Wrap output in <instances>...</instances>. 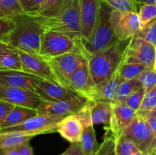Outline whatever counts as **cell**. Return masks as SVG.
<instances>
[{"mask_svg":"<svg viewBox=\"0 0 156 155\" xmlns=\"http://www.w3.org/2000/svg\"><path fill=\"white\" fill-rule=\"evenodd\" d=\"M15 107V105L9 102L0 100V123L4 121L5 119L11 113Z\"/></svg>","mask_w":156,"mask_h":155,"instance_id":"60d3db41","label":"cell"},{"mask_svg":"<svg viewBox=\"0 0 156 155\" xmlns=\"http://www.w3.org/2000/svg\"><path fill=\"white\" fill-rule=\"evenodd\" d=\"M138 151L135 143L123 134L116 139V155H133Z\"/></svg>","mask_w":156,"mask_h":155,"instance_id":"f1b7e54d","label":"cell"},{"mask_svg":"<svg viewBox=\"0 0 156 155\" xmlns=\"http://www.w3.org/2000/svg\"><path fill=\"white\" fill-rule=\"evenodd\" d=\"M112 9L123 12H138L141 6L135 0H103Z\"/></svg>","mask_w":156,"mask_h":155,"instance_id":"4dcf8cb0","label":"cell"},{"mask_svg":"<svg viewBox=\"0 0 156 155\" xmlns=\"http://www.w3.org/2000/svg\"><path fill=\"white\" fill-rule=\"evenodd\" d=\"M15 49L21 57L23 71L34 74L49 81L60 84L47 59L42 56L30 54L18 48Z\"/></svg>","mask_w":156,"mask_h":155,"instance_id":"7c38bea8","label":"cell"},{"mask_svg":"<svg viewBox=\"0 0 156 155\" xmlns=\"http://www.w3.org/2000/svg\"><path fill=\"white\" fill-rule=\"evenodd\" d=\"M142 88H143V87L138 78L124 81L120 84V87H119L118 90H117V94H116V97L114 102L124 103L125 100L133 93L138 91V90H140Z\"/></svg>","mask_w":156,"mask_h":155,"instance_id":"4316f807","label":"cell"},{"mask_svg":"<svg viewBox=\"0 0 156 155\" xmlns=\"http://www.w3.org/2000/svg\"><path fill=\"white\" fill-rule=\"evenodd\" d=\"M57 132L71 144L80 142L83 132V125L80 116L74 114L65 117L58 125Z\"/></svg>","mask_w":156,"mask_h":155,"instance_id":"44dd1931","label":"cell"},{"mask_svg":"<svg viewBox=\"0 0 156 155\" xmlns=\"http://www.w3.org/2000/svg\"><path fill=\"white\" fill-rule=\"evenodd\" d=\"M0 155H34L30 142L12 147L0 149Z\"/></svg>","mask_w":156,"mask_h":155,"instance_id":"d590c367","label":"cell"},{"mask_svg":"<svg viewBox=\"0 0 156 155\" xmlns=\"http://www.w3.org/2000/svg\"><path fill=\"white\" fill-rule=\"evenodd\" d=\"M66 0H44V2L41 4V7L37 12L30 13L28 15H44L49 13L53 9H56L62 3H63Z\"/></svg>","mask_w":156,"mask_h":155,"instance_id":"74e56055","label":"cell"},{"mask_svg":"<svg viewBox=\"0 0 156 155\" xmlns=\"http://www.w3.org/2000/svg\"><path fill=\"white\" fill-rule=\"evenodd\" d=\"M22 71L21 57L15 47L0 42V71Z\"/></svg>","mask_w":156,"mask_h":155,"instance_id":"7402d4cb","label":"cell"},{"mask_svg":"<svg viewBox=\"0 0 156 155\" xmlns=\"http://www.w3.org/2000/svg\"><path fill=\"white\" fill-rule=\"evenodd\" d=\"M147 91L144 88H140L138 91L133 93L126 100L124 103L135 111H138L143 103Z\"/></svg>","mask_w":156,"mask_h":155,"instance_id":"e575fe53","label":"cell"},{"mask_svg":"<svg viewBox=\"0 0 156 155\" xmlns=\"http://www.w3.org/2000/svg\"><path fill=\"white\" fill-rule=\"evenodd\" d=\"M34 135L23 132H0V149L15 147L30 142Z\"/></svg>","mask_w":156,"mask_h":155,"instance_id":"d4e9b609","label":"cell"},{"mask_svg":"<svg viewBox=\"0 0 156 155\" xmlns=\"http://www.w3.org/2000/svg\"><path fill=\"white\" fill-rule=\"evenodd\" d=\"M133 155H145V154H143L141 151H138V152H136V153H134Z\"/></svg>","mask_w":156,"mask_h":155,"instance_id":"c3c4849f","label":"cell"},{"mask_svg":"<svg viewBox=\"0 0 156 155\" xmlns=\"http://www.w3.org/2000/svg\"><path fill=\"white\" fill-rule=\"evenodd\" d=\"M155 106H156V85L146 93L143 103L137 111V115H145Z\"/></svg>","mask_w":156,"mask_h":155,"instance_id":"836d02e7","label":"cell"},{"mask_svg":"<svg viewBox=\"0 0 156 155\" xmlns=\"http://www.w3.org/2000/svg\"><path fill=\"white\" fill-rule=\"evenodd\" d=\"M111 23L116 37L120 41L132 39L136 36L141 28L138 12H123L113 9Z\"/></svg>","mask_w":156,"mask_h":155,"instance_id":"ba28073f","label":"cell"},{"mask_svg":"<svg viewBox=\"0 0 156 155\" xmlns=\"http://www.w3.org/2000/svg\"><path fill=\"white\" fill-rule=\"evenodd\" d=\"M148 68L143 64L122 62L117 71L123 81H127L137 78Z\"/></svg>","mask_w":156,"mask_h":155,"instance_id":"83f0119b","label":"cell"},{"mask_svg":"<svg viewBox=\"0 0 156 155\" xmlns=\"http://www.w3.org/2000/svg\"><path fill=\"white\" fill-rule=\"evenodd\" d=\"M79 3L80 0H66L46 15H29L36 20L45 30L82 39L79 24Z\"/></svg>","mask_w":156,"mask_h":155,"instance_id":"6da1fadb","label":"cell"},{"mask_svg":"<svg viewBox=\"0 0 156 155\" xmlns=\"http://www.w3.org/2000/svg\"><path fill=\"white\" fill-rule=\"evenodd\" d=\"M76 114L80 116L83 125V132L79 142L85 155H96L101 144L96 140L91 112V100Z\"/></svg>","mask_w":156,"mask_h":155,"instance_id":"9a60e30c","label":"cell"},{"mask_svg":"<svg viewBox=\"0 0 156 155\" xmlns=\"http://www.w3.org/2000/svg\"><path fill=\"white\" fill-rule=\"evenodd\" d=\"M44 0H20L21 7L25 14L37 12L41 7Z\"/></svg>","mask_w":156,"mask_h":155,"instance_id":"ab89813d","label":"cell"},{"mask_svg":"<svg viewBox=\"0 0 156 155\" xmlns=\"http://www.w3.org/2000/svg\"><path fill=\"white\" fill-rule=\"evenodd\" d=\"M41 78L23 71H0V85L34 91V84Z\"/></svg>","mask_w":156,"mask_h":155,"instance_id":"ac0fdd59","label":"cell"},{"mask_svg":"<svg viewBox=\"0 0 156 155\" xmlns=\"http://www.w3.org/2000/svg\"><path fill=\"white\" fill-rule=\"evenodd\" d=\"M155 56L156 47L142 38L134 36L126 47L123 62L143 64L153 68Z\"/></svg>","mask_w":156,"mask_h":155,"instance_id":"30bf717a","label":"cell"},{"mask_svg":"<svg viewBox=\"0 0 156 155\" xmlns=\"http://www.w3.org/2000/svg\"><path fill=\"white\" fill-rule=\"evenodd\" d=\"M143 4H156V0H142Z\"/></svg>","mask_w":156,"mask_h":155,"instance_id":"f6af8a7d","label":"cell"},{"mask_svg":"<svg viewBox=\"0 0 156 155\" xmlns=\"http://www.w3.org/2000/svg\"><path fill=\"white\" fill-rule=\"evenodd\" d=\"M93 124H104L106 131H110L113 115L112 103L105 101H91Z\"/></svg>","mask_w":156,"mask_h":155,"instance_id":"603a6c76","label":"cell"},{"mask_svg":"<svg viewBox=\"0 0 156 155\" xmlns=\"http://www.w3.org/2000/svg\"><path fill=\"white\" fill-rule=\"evenodd\" d=\"M15 27L0 42L18 48L35 56H41V38L45 30L29 15L24 14L16 18Z\"/></svg>","mask_w":156,"mask_h":155,"instance_id":"7a4b0ae2","label":"cell"},{"mask_svg":"<svg viewBox=\"0 0 156 155\" xmlns=\"http://www.w3.org/2000/svg\"><path fill=\"white\" fill-rule=\"evenodd\" d=\"M102 0H80L79 24L82 41H88L94 33L100 15Z\"/></svg>","mask_w":156,"mask_h":155,"instance_id":"8fae6325","label":"cell"},{"mask_svg":"<svg viewBox=\"0 0 156 155\" xmlns=\"http://www.w3.org/2000/svg\"><path fill=\"white\" fill-rule=\"evenodd\" d=\"M145 115H149V116H152V117H155L156 118V106H154L153 108H152L151 110H149V112H147V113H146Z\"/></svg>","mask_w":156,"mask_h":155,"instance_id":"ee69618b","label":"cell"},{"mask_svg":"<svg viewBox=\"0 0 156 155\" xmlns=\"http://www.w3.org/2000/svg\"><path fill=\"white\" fill-rule=\"evenodd\" d=\"M96 155H116V138L111 131H106L103 142Z\"/></svg>","mask_w":156,"mask_h":155,"instance_id":"f546056e","label":"cell"},{"mask_svg":"<svg viewBox=\"0 0 156 155\" xmlns=\"http://www.w3.org/2000/svg\"><path fill=\"white\" fill-rule=\"evenodd\" d=\"M146 119L147 122L149 123V126H150L151 129H152V132L154 135V154L156 155V118L152 116H149L148 115H142Z\"/></svg>","mask_w":156,"mask_h":155,"instance_id":"7bdbcfd3","label":"cell"},{"mask_svg":"<svg viewBox=\"0 0 156 155\" xmlns=\"http://www.w3.org/2000/svg\"><path fill=\"white\" fill-rule=\"evenodd\" d=\"M69 87L78 94L85 97L95 88V84L91 77L88 65V59L71 76Z\"/></svg>","mask_w":156,"mask_h":155,"instance_id":"ffe728a7","label":"cell"},{"mask_svg":"<svg viewBox=\"0 0 156 155\" xmlns=\"http://www.w3.org/2000/svg\"><path fill=\"white\" fill-rule=\"evenodd\" d=\"M34 91L37 93L42 100L48 102L66 100L80 95L71 88L43 78L35 82Z\"/></svg>","mask_w":156,"mask_h":155,"instance_id":"2e32d148","label":"cell"},{"mask_svg":"<svg viewBox=\"0 0 156 155\" xmlns=\"http://www.w3.org/2000/svg\"><path fill=\"white\" fill-rule=\"evenodd\" d=\"M0 100L9 102L15 106L31 108L37 110L44 101L35 91L3 85H0Z\"/></svg>","mask_w":156,"mask_h":155,"instance_id":"5bb4252c","label":"cell"},{"mask_svg":"<svg viewBox=\"0 0 156 155\" xmlns=\"http://www.w3.org/2000/svg\"><path fill=\"white\" fill-rule=\"evenodd\" d=\"M37 114L38 112L37 109L15 106V109L11 112V113L2 122L0 123V129L21 124Z\"/></svg>","mask_w":156,"mask_h":155,"instance_id":"cb8c5ba5","label":"cell"},{"mask_svg":"<svg viewBox=\"0 0 156 155\" xmlns=\"http://www.w3.org/2000/svg\"><path fill=\"white\" fill-rule=\"evenodd\" d=\"M138 14L142 27L156 18V4H143Z\"/></svg>","mask_w":156,"mask_h":155,"instance_id":"d6a6232c","label":"cell"},{"mask_svg":"<svg viewBox=\"0 0 156 155\" xmlns=\"http://www.w3.org/2000/svg\"><path fill=\"white\" fill-rule=\"evenodd\" d=\"M111 103L113 115L110 131L114 134L117 139L123 133V131L136 116L137 112L131 109L124 103L113 102Z\"/></svg>","mask_w":156,"mask_h":155,"instance_id":"e0dca14e","label":"cell"},{"mask_svg":"<svg viewBox=\"0 0 156 155\" xmlns=\"http://www.w3.org/2000/svg\"><path fill=\"white\" fill-rule=\"evenodd\" d=\"M130 40L120 41L88 58V65L95 87L109 79L118 70Z\"/></svg>","mask_w":156,"mask_h":155,"instance_id":"3957f363","label":"cell"},{"mask_svg":"<svg viewBox=\"0 0 156 155\" xmlns=\"http://www.w3.org/2000/svg\"><path fill=\"white\" fill-rule=\"evenodd\" d=\"M88 101L89 100L87 97L82 95L59 101H44L37 112L40 114L68 116L79 112Z\"/></svg>","mask_w":156,"mask_h":155,"instance_id":"4fadbf2b","label":"cell"},{"mask_svg":"<svg viewBox=\"0 0 156 155\" xmlns=\"http://www.w3.org/2000/svg\"><path fill=\"white\" fill-rule=\"evenodd\" d=\"M15 27V19L0 18V39L8 36Z\"/></svg>","mask_w":156,"mask_h":155,"instance_id":"f35d334b","label":"cell"},{"mask_svg":"<svg viewBox=\"0 0 156 155\" xmlns=\"http://www.w3.org/2000/svg\"><path fill=\"white\" fill-rule=\"evenodd\" d=\"M135 1H136V2L138 5H140V6L143 5V2H142V0H135Z\"/></svg>","mask_w":156,"mask_h":155,"instance_id":"bcb514c9","label":"cell"},{"mask_svg":"<svg viewBox=\"0 0 156 155\" xmlns=\"http://www.w3.org/2000/svg\"><path fill=\"white\" fill-rule=\"evenodd\" d=\"M60 155H85L79 143H73Z\"/></svg>","mask_w":156,"mask_h":155,"instance_id":"b9f144b4","label":"cell"},{"mask_svg":"<svg viewBox=\"0 0 156 155\" xmlns=\"http://www.w3.org/2000/svg\"><path fill=\"white\" fill-rule=\"evenodd\" d=\"M136 36L145 40L156 47V18L143 26Z\"/></svg>","mask_w":156,"mask_h":155,"instance_id":"1f68e13d","label":"cell"},{"mask_svg":"<svg viewBox=\"0 0 156 155\" xmlns=\"http://www.w3.org/2000/svg\"><path fill=\"white\" fill-rule=\"evenodd\" d=\"M153 69L155 70V72H156V56H155V62H154V65H153Z\"/></svg>","mask_w":156,"mask_h":155,"instance_id":"7dc6e473","label":"cell"},{"mask_svg":"<svg viewBox=\"0 0 156 155\" xmlns=\"http://www.w3.org/2000/svg\"><path fill=\"white\" fill-rule=\"evenodd\" d=\"M137 78L147 92L156 85V72L152 68H148L145 70Z\"/></svg>","mask_w":156,"mask_h":155,"instance_id":"8d00e7d4","label":"cell"},{"mask_svg":"<svg viewBox=\"0 0 156 155\" xmlns=\"http://www.w3.org/2000/svg\"><path fill=\"white\" fill-rule=\"evenodd\" d=\"M65 117L66 116L38 113L21 124L0 129V132H23L34 136L42 134L53 133L57 132L58 125Z\"/></svg>","mask_w":156,"mask_h":155,"instance_id":"8992f818","label":"cell"},{"mask_svg":"<svg viewBox=\"0 0 156 155\" xmlns=\"http://www.w3.org/2000/svg\"><path fill=\"white\" fill-rule=\"evenodd\" d=\"M86 56L77 53H66L47 59L59 83L66 88H69V79L76 70L88 60ZM72 89V88H71Z\"/></svg>","mask_w":156,"mask_h":155,"instance_id":"9c48e42d","label":"cell"},{"mask_svg":"<svg viewBox=\"0 0 156 155\" xmlns=\"http://www.w3.org/2000/svg\"><path fill=\"white\" fill-rule=\"evenodd\" d=\"M113 9L102 0L100 15L94 33L89 40L83 42L88 59L94 53L120 42L111 26V14Z\"/></svg>","mask_w":156,"mask_h":155,"instance_id":"277c9868","label":"cell"},{"mask_svg":"<svg viewBox=\"0 0 156 155\" xmlns=\"http://www.w3.org/2000/svg\"><path fill=\"white\" fill-rule=\"evenodd\" d=\"M123 135L132 140L143 154L155 155L153 132L143 116L137 115L123 131Z\"/></svg>","mask_w":156,"mask_h":155,"instance_id":"52a82bcc","label":"cell"},{"mask_svg":"<svg viewBox=\"0 0 156 155\" xmlns=\"http://www.w3.org/2000/svg\"><path fill=\"white\" fill-rule=\"evenodd\" d=\"M24 14L20 0H0V18L14 19Z\"/></svg>","mask_w":156,"mask_h":155,"instance_id":"484cf974","label":"cell"},{"mask_svg":"<svg viewBox=\"0 0 156 155\" xmlns=\"http://www.w3.org/2000/svg\"><path fill=\"white\" fill-rule=\"evenodd\" d=\"M66 53H77L87 56L82 39L45 30L41 38V56L45 59H49Z\"/></svg>","mask_w":156,"mask_h":155,"instance_id":"5b68a950","label":"cell"},{"mask_svg":"<svg viewBox=\"0 0 156 155\" xmlns=\"http://www.w3.org/2000/svg\"><path fill=\"white\" fill-rule=\"evenodd\" d=\"M123 81H124L120 78L118 71H117L109 79L95 87V88L86 97L91 101L112 103L114 101L120 84Z\"/></svg>","mask_w":156,"mask_h":155,"instance_id":"d6986e66","label":"cell"}]
</instances>
